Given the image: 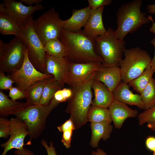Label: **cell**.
Returning <instances> with one entry per match:
<instances>
[{"mask_svg": "<svg viewBox=\"0 0 155 155\" xmlns=\"http://www.w3.org/2000/svg\"><path fill=\"white\" fill-rule=\"evenodd\" d=\"M141 0H134L122 4L117 13V28L114 31L115 36L121 40L124 39L129 33H133L143 25L151 21V16H147L141 10Z\"/></svg>", "mask_w": 155, "mask_h": 155, "instance_id": "obj_4", "label": "cell"}, {"mask_svg": "<svg viewBox=\"0 0 155 155\" xmlns=\"http://www.w3.org/2000/svg\"><path fill=\"white\" fill-rule=\"evenodd\" d=\"M25 102L13 100L8 98L7 96L0 91V115L5 117L11 115L15 110L23 105Z\"/></svg>", "mask_w": 155, "mask_h": 155, "instance_id": "obj_24", "label": "cell"}, {"mask_svg": "<svg viewBox=\"0 0 155 155\" xmlns=\"http://www.w3.org/2000/svg\"><path fill=\"white\" fill-rule=\"evenodd\" d=\"M3 2L0 4V12L6 13L22 28L26 26L29 18L34 12L44 9L40 3L27 6L21 1L3 0Z\"/></svg>", "mask_w": 155, "mask_h": 155, "instance_id": "obj_11", "label": "cell"}, {"mask_svg": "<svg viewBox=\"0 0 155 155\" xmlns=\"http://www.w3.org/2000/svg\"><path fill=\"white\" fill-rule=\"evenodd\" d=\"M73 130L69 129L63 132L61 142L65 148L68 149L71 146V137Z\"/></svg>", "mask_w": 155, "mask_h": 155, "instance_id": "obj_36", "label": "cell"}, {"mask_svg": "<svg viewBox=\"0 0 155 155\" xmlns=\"http://www.w3.org/2000/svg\"><path fill=\"white\" fill-rule=\"evenodd\" d=\"M10 121L7 118L1 117L0 118V137L7 138L9 136Z\"/></svg>", "mask_w": 155, "mask_h": 155, "instance_id": "obj_32", "label": "cell"}, {"mask_svg": "<svg viewBox=\"0 0 155 155\" xmlns=\"http://www.w3.org/2000/svg\"><path fill=\"white\" fill-rule=\"evenodd\" d=\"M14 152L17 155H35L33 152L24 147L20 150H16Z\"/></svg>", "mask_w": 155, "mask_h": 155, "instance_id": "obj_40", "label": "cell"}, {"mask_svg": "<svg viewBox=\"0 0 155 155\" xmlns=\"http://www.w3.org/2000/svg\"><path fill=\"white\" fill-rule=\"evenodd\" d=\"M130 86L121 82L113 92L115 100L144 110L140 95L133 93L130 90Z\"/></svg>", "mask_w": 155, "mask_h": 155, "instance_id": "obj_19", "label": "cell"}, {"mask_svg": "<svg viewBox=\"0 0 155 155\" xmlns=\"http://www.w3.org/2000/svg\"><path fill=\"white\" fill-rule=\"evenodd\" d=\"M94 79L103 83L113 92L121 82L120 68L117 66H104L97 71Z\"/></svg>", "mask_w": 155, "mask_h": 155, "instance_id": "obj_17", "label": "cell"}, {"mask_svg": "<svg viewBox=\"0 0 155 155\" xmlns=\"http://www.w3.org/2000/svg\"><path fill=\"white\" fill-rule=\"evenodd\" d=\"M147 126L151 130L155 131V122L147 124Z\"/></svg>", "mask_w": 155, "mask_h": 155, "instance_id": "obj_46", "label": "cell"}, {"mask_svg": "<svg viewBox=\"0 0 155 155\" xmlns=\"http://www.w3.org/2000/svg\"><path fill=\"white\" fill-rule=\"evenodd\" d=\"M104 66L100 62H70L67 84L70 86L81 83Z\"/></svg>", "mask_w": 155, "mask_h": 155, "instance_id": "obj_13", "label": "cell"}, {"mask_svg": "<svg viewBox=\"0 0 155 155\" xmlns=\"http://www.w3.org/2000/svg\"><path fill=\"white\" fill-rule=\"evenodd\" d=\"M114 31L109 27L104 35L94 38L95 51L102 58L105 67H119L125 49V41L117 38Z\"/></svg>", "mask_w": 155, "mask_h": 155, "instance_id": "obj_5", "label": "cell"}, {"mask_svg": "<svg viewBox=\"0 0 155 155\" xmlns=\"http://www.w3.org/2000/svg\"><path fill=\"white\" fill-rule=\"evenodd\" d=\"M97 71L84 82L70 86L72 94L67 100L65 112L70 114L76 129L88 121V113L92 100L91 86Z\"/></svg>", "mask_w": 155, "mask_h": 155, "instance_id": "obj_2", "label": "cell"}, {"mask_svg": "<svg viewBox=\"0 0 155 155\" xmlns=\"http://www.w3.org/2000/svg\"><path fill=\"white\" fill-rule=\"evenodd\" d=\"M40 143L42 146L45 149L47 155H57V153L55 149L53 146V142L52 141L50 142L49 145L45 140L42 139Z\"/></svg>", "mask_w": 155, "mask_h": 155, "instance_id": "obj_38", "label": "cell"}, {"mask_svg": "<svg viewBox=\"0 0 155 155\" xmlns=\"http://www.w3.org/2000/svg\"><path fill=\"white\" fill-rule=\"evenodd\" d=\"M87 120L91 123L112 121L108 108L91 105L87 115Z\"/></svg>", "mask_w": 155, "mask_h": 155, "instance_id": "obj_26", "label": "cell"}, {"mask_svg": "<svg viewBox=\"0 0 155 155\" xmlns=\"http://www.w3.org/2000/svg\"><path fill=\"white\" fill-rule=\"evenodd\" d=\"M61 88H62L59 83L53 77L49 78L44 87L42 98L39 104L48 105L55 92Z\"/></svg>", "mask_w": 155, "mask_h": 155, "instance_id": "obj_28", "label": "cell"}, {"mask_svg": "<svg viewBox=\"0 0 155 155\" xmlns=\"http://www.w3.org/2000/svg\"><path fill=\"white\" fill-rule=\"evenodd\" d=\"M48 79L36 82L27 90L25 92L26 102L34 104H39L44 87Z\"/></svg>", "mask_w": 155, "mask_h": 155, "instance_id": "obj_23", "label": "cell"}, {"mask_svg": "<svg viewBox=\"0 0 155 155\" xmlns=\"http://www.w3.org/2000/svg\"><path fill=\"white\" fill-rule=\"evenodd\" d=\"M90 9L88 7L79 9H73L71 17L65 20H62V28L72 32H77L82 30L89 17Z\"/></svg>", "mask_w": 155, "mask_h": 155, "instance_id": "obj_18", "label": "cell"}, {"mask_svg": "<svg viewBox=\"0 0 155 155\" xmlns=\"http://www.w3.org/2000/svg\"><path fill=\"white\" fill-rule=\"evenodd\" d=\"M27 49L25 41L16 37L7 43L0 40V72L9 75L20 69Z\"/></svg>", "mask_w": 155, "mask_h": 155, "instance_id": "obj_7", "label": "cell"}, {"mask_svg": "<svg viewBox=\"0 0 155 155\" xmlns=\"http://www.w3.org/2000/svg\"><path fill=\"white\" fill-rule=\"evenodd\" d=\"M88 7L91 10H95L105 6L110 5L111 0H88Z\"/></svg>", "mask_w": 155, "mask_h": 155, "instance_id": "obj_34", "label": "cell"}, {"mask_svg": "<svg viewBox=\"0 0 155 155\" xmlns=\"http://www.w3.org/2000/svg\"><path fill=\"white\" fill-rule=\"evenodd\" d=\"M147 10L149 13H155V4L148 5L147 6Z\"/></svg>", "mask_w": 155, "mask_h": 155, "instance_id": "obj_44", "label": "cell"}, {"mask_svg": "<svg viewBox=\"0 0 155 155\" xmlns=\"http://www.w3.org/2000/svg\"><path fill=\"white\" fill-rule=\"evenodd\" d=\"M115 127L121 128L125 120L138 115L137 110L129 107L126 104L114 100L108 108Z\"/></svg>", "mask_w": 155, "mask_h": 155, "instance_id": "obj_15", "label": "cell"}, {"mask_svg": "<svg viewBox=\"0 0 155 155\" xmlns=\"http://www.w3.org/2000/svg\"><path fill=\"white\" fill-rule=\"evenodd\" d=\"M151 22L152 23L149 30L150 32L155 34V22L154 21L153 18L152 19Z\"/></svg>", "mask_w": 155, "mask_h": 155, "instance_id": "obj_45", "label": "cell"}, {"mask_svg": "<svg viewBox=\"0 0 155 155\" xmlns=\"http://www.w3.org/2000/svg\"><path fill=\"white\" fill-rule=\"evenodd\" d=\"M144 110L155 104V79L153 78L140 94Z\"/></svg>", "mask_w": 155, "mask_h": 155, "instance_id": "obj_29", "label": "cell"}, {"mask_svg": "<svg viewBox=\"0 0 155 155\" xmlns=\"http://www.w3.org/2000/svg\"><path fill=\"white\" fill-rule=\"evenodd\" d=\"M57 128L59 131L62 132L69 129L74 130L76 129L73 121L70 118L60 125L57 126Z\"/></svg>", "mask_w": 155, "mask_h": 155, "instance_id": "obj_37", "label": "cell"}, {"mask_svg": "<svg viewBox=\"0 0 155 155\" xmlns=\"http://www.w3.org/2000/svg\"><path fill=\"white\" fill-rule=\"evenodd\" d=\"M91 155H108L102 149L98 148L95 151L93 150L92 151Z\"/></svg>", "mask_w": 155, "mask_h": 155, "instance_id": "obj_43", "label": "cell"}, {"mask_svg": "<svg viewBox=\"0 0 155 155\" xmlns=\"http://www.w3.org/2000/svg\"><path fill=\"white\" fill-rule=\"evenodd\" d=\"M91 87L94 94L91 105L108 108L115 100L113 92L103 83L94 79Z\"/></svg>", "mask_w": 155, "mask_h": 155, "instance_id": "obj_20", "label": "cell"}, {"mask_svg": "<svg viewBox=\"0 0 155 155\" xmlns=\"http://www.w3.org/2000/svg\"><path fill=\"white\" fill-rule=\"evenodd\" d=\"M7 75L15 81L16 87L24 92L36 82L53 77L51 74L42 73L36 69L29 59L28 49L25 52L24 61L20 68Z\"/></svg>", "mask_w": 155, "mask_h": 155, "instance_id": "obj_10", "label": "cell"}, {"mask_svg": "<svg viewBox=\"0 0 155 155\" xmlns=\"http://www.w3.org/2000/svg\"><path fill=\"white\" fill-rule=\"evenodd\" d=\"M154 73V70L149 66L140 75L131 81L128 84L133 90L140 94L153 78Z\"/></svg>", "mask_w": 155, "mask_h": 155, "instance_id": "obj_25", "label": "cell"}, {"mask_svg": "<svg viewBox=\"0 0 155 155\" xmlns=\"http://www.w3.org/2000/svg\"><path fill=\"white\" fill-rule=\"evenodd\" d=\"M33 20L32 16L29 18L26 26L22 29L24 40L28 49V57L37 70L46 74L45 62V50L44 45L34 30L32 23Z\"/></svg>", "mask_w": 155, "mask_h": 155, "instance_id": "obj_8", "label": "cell"}, {"mask_svg": "<svg viewBox=\"0 0 155 155\" xmlns=\"http://www.w3.org/2000/svg\"><path fill=\"white\" fill-rule=\"evenodd\" d=\"M152 155H155V152L153 153V154Z\"/></svg>", "mask_w": 155, "mask_h": 155, "instance_id": "obj_47", "label": "cell"}, {"mask_svg": "<svg viewBox=\"0 0 155 155\" xmlns=\"http://www.w3.org/2000/svg\"><path fill=\"white\" fill-rule=\"evenodd\" d=\"M44 47L46 53L51 56L58 58H64L66 56V48L59 38L49 40L46 43Z\"/></svg>", "mask_w": 155, "mask_h": 155, "instance_id": "obj_27", "label": "cell"}, {"mask_svg": "<svg viewBox=\"0 0 155 155\" xmlns=\"http://www.w3.org/2000/svg\"><path fill=\"white\" fill-rule=\"evenodd\" d=\"M23 28L6 13L0 12V32L4 35H13L24 41Z\"/></svg>", "mask_w": 155, "mask_h": 155, "instance_id": "obj_22", "label": "cell"}, {"mask_svg": "<svg viewBox=\"0 0 155 155\" xmlns=\"http://www.w3.org/2000/svg\"><path fill=\"white\" fill-rule=\"evenodd\" d=\"M9 96L13 100L26 98L25 92H23L17 87H12L9 90Z\"/></svg>", "mask_w": 155, "mask_h": 155, "instance_id": "obj_35", "label": "cell"}, {"mask_svg": "<svg viewBox=\"0 0 155 155\" xmlns=\"http://www.w3.org/2000/svg\"><path fill=\"white\" fill-rule=\"evenodd\" d=\"M111 123L107 122L91 123L92 135L90 144L92 147H98L100 139L105 141L110 137L113 129Z\"/></svg>", "mask_w": 155, "mask_h": 155, "instance_id": "obj_21", "label": "cell"}, {"mask_svg": "<svg viewBox=\"0 0 155 155\" xmlns=\"http://www.w3.org/2000/svg\"><path fill=\"white\" fill-rule=\"evenodd\" d=\"M59 39L66 48L65 57L70 62H97L103 63L102 58L95 51L94 38L86 36L82 30L72 32L62 28Z\"/></svg>", "mask_w": 155, "mask_h": 155, "instance_id": "obj_1", "label": "cell"}, {"mask_svg": "<svg viewBox=\"0 0 155 155\" xmlns=\"http://www.w3.org/2000/svg\"><path fill=\"white\" fill-rule=\"evenodd\" d=\"M72 94V91L71 88H63L57 90L53 97L60 103L68 100Z\"/></svg>", "mask_w": 155, "mask_h": 155, "instance_id": "obj_31", "label": "cell"}, {"mask_svg": "<svg viewBox=\"0 0 155 155\" xmlns=\"http://www.w3.org/2000/svg\"><path fill=\"white\" fill-rule=\"evenodd\" d=\"M147 148L149 150L155 152V137L150 136L147 137L145 141Z\"/></svg>", "mask_w": 155, "mask_h": 155, "instance_id": "obj_39", "label": "cell"}, {"mask_svg": "<svg viewBox=\"0 0 155 155\" xmlns=\"http://www.w3.org/2000/svg\"><path fill=\"white\" fill-rule=\"evenodd\" d=\"M125 58L119 67L121 82L127 84L140 75L149 66L151 58L148 52L139 47L125 49Z\"/></svg>", "mask_w": 155, "mask_h": 155, "instance_id": "obj_6", "label": "cell"}, {"mask_svg": "<svg viewBox=\"0 0 155 155\" xmlns=\"http://www.w3.org/2000/svg\"><path fill=\"white\" fill-rule=\"evenodd\" d=\"M21 1L29 6H32V5L35 4L36 5L40 4L42 1V0H21Z\"/></svg>", "mask_w": 155, "mask_h": 155, "instance_id": "obj_42", "label": "cell"}, {"mask_svg": "<svg viewBox=\"0 0 155 155\" xmlns=\"http://www.w3.org/2000/svg\"><path fill=\"white\" fill-rule=\"evenodd\" d=\"M151 44L154 46L155 49V52L154 56L152 59H151L149 66L154 70L155 73V35L150 42Z\"/></svg>", "mask_w": 155, "mask_h": 155, "instance_id": "obj_41", "label": "cell"}, {"mask_svg": "<svg viewBox=\"0 0 155 155\" xmlns=\"http://www.w3.org/2000/svg\"><path fill=\"white\" fill-rule=\"evenodd\" d=\"M10 137L8 140L1 144L3 150L1 155H6L7 153L13 149L20 150L25 145L24 140L28 135L27 126L22 120L17 118L10 119Z\"/></svg>", "mask_w": 155, "mask_h": 155, "instance_id": "obj_12", "label": "cell"}, {"mask_svg": "<svg viewBox=\"0 0 155 155\" xmlns=\"http://www.w3.org/2000/svg\"><path fill=\"white\" fill-rule=\"evenodd\" d=\"M59 13L51 7L38 19L33 20L34 30L44 45L49 40L59 38L62 28Z\"/></svg>", "mask_w": 155, "mask_h": 155, "instance_id": "obj_9", "label": "cell"}, {"mask_svg": "<svg viewBox=\"0 0 155 155\" xmlns=\"http://www.w3.org/2000/svg\"><path fill=\"white\" fill-rule=\"evenodd\" d=\"M104 7L91 10L87 22L82 30L86 36L94 38L104 35L106 32L102 21V15Z\"/></svg>", "mask_w": 155, "mask_h": 155, "instance_id": "obj_16", "label": "cell"}, {"mask_svg": "<svg viewBox=\"0 0 155 155\" xmlns=\"http://www.w3.org/2000/svg\"><path fill=\"white\" fill-rule=\"evenodd\" d=\"M15 81L4 73L0 72V89L1 90H9L12 87Z\"/></svg>", "mask_w": 155, "mask_h": 155, "instance_id": "obj_33", "label": "cell"}, {"mask_svg": "<svg viewBox=\"0 0 155 155\" xmlns=\"http://www.w3.org/2000/svg\"><path fill=\"white\" fill-rule=\"evenodd\" d=\"M45 62L46 73L52 75L63 88L67 83L70 62L65 57H55L46 53Z\"/></svg>", "mask_w": 155, "mask_h": 155, "instance_id": "obj_14", "label": "cell"}, {"mask_svg": "<svg viewBox=\"0 0 155 155\" xmlns=\"http://www.w3.org/2000/svg\"><path fill=\"white\" fill-rule=\"evenodd\" d=\"M59 104L53 97L46 105L34 104L27 102L14 111L11 115L26 124L30 140L38 138L46 127L47 118L52 111Z\"/></svg>", "mask_w": 155, "mask_h": 155, "instance_id": "obj_3", "label": "cell"}, {"mask_svg": "<svg viewBox=\"0 0 155 155\" xmlns=\"http://www.w3.org/2000/svg\"><path fill=\"white\" fill-rule=\"evenodd\" d=\"M137 118L140 125L155 122V104L138 114Z\"/></svg>", "mask_w": 155, "mask_h": 155, "instance_id": "obj_30", "label": "cell"}]
</instances>
